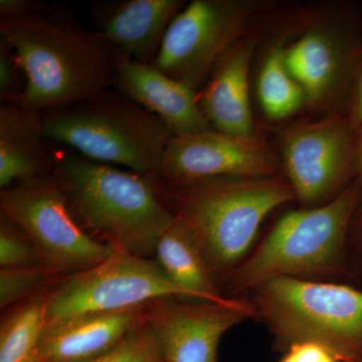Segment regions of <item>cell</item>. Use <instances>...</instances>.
I'll list each match as a JSON object with an SVG mask.
<instances>
[{
	"instance_id": "f546056e",
	"label": "cell",
	"mask_w": 362,
	"mask_h": 362,
	"mask_svg": "<svg viewBox=\"0 0 362 362\" xmlns=\"http://www.w3.org/2000/svg\"><path fill=\"white\" fill-rule=\"evenodd\" d=\"M356 176L362 178V127L356 133Z\"/></svg>"
},
{
	"instance_id": "8fae6325",
	"label": "cell",
	"mask_w": 362,
	"mask_h": 362,
	"mask_svg": "<svg viewBox=\"0 0 362 362\" xmlns=\"http://www.w3.org/2000/svg\"><path fill=\"white\" fill-rule=\"evenodd\" d=\"M280 140L285 178L304 209L332 201L357 177L356 132L345 114L294 124Z\"/></svg>"
},
{
	"instance_id": "44dd1931",
	"label": "cell",
	"mask_w": 362,
	"mask_h": 362,
	"mask_svg": "<svg viewBox=\"0 0 362 362\" xmlns=\"http://www.w3.org/2000/svg\"><path fill=\"white\" fill-rule=\"evenodd\" d=\"M56 287V286H54ZM51 290L21 302L0 329V362H30L45 325Z\"/></svg>"
},
{
	"instance_id": "9a60e30c",
	"label": "cell",
	"mask_w": 362,
	"mask_h": 362,
	"mask_svg": "<svg viewBox=\"0 0 362 362\" xmlns=\"http://www.w3.org/2000/svg\"><path fill=\"white\" fill-rule=\"evenodd\" d=\"M113 87L158 117L173 136L214 129L199 106L197 92L156 66L138 63L119 51Z\"/></svg>"
},
{
	"instance_id": "7402d4cb",
	"label": "cell",
	"mask_w": 362,
	"mask_h": 362,
	"mask_svg": "<svg viewBox=\"0 0 362 362\" xmlns=\"http://www.w3.org/2000/svg\"><path fill=\"white\" fill-rule=\"evenodd\" d=\"M65 277L42 265L4 268L0 271V306H11L51 290Z\"/></svg>"
},
{
	"instance_id": "d4e9b609",
	"label": "cell",
	"mask_w": 362,
	"mask_h": 362,
	"mask_svg": "<svg viewBox=\"0 0 362 362\" xmlns=\"http://www.w3.org/2000/svg\"><path fill=\"white\" fill-rule=\"evenodd\" d=\"M18 70H21L8 45L0 37V98L1 102L20 101L21 90Z\"/></svg>"
},
{
	"instance_id": "ffe728a7",
	"label": "cell",
	"mask_w": 362,
	"mask_h": 362,
	"mask_svg": "<svg viewBox=\"0 0 362 362\" xmlns=\"http://www.w3.org/2000/svg\"><path fill=\"white\" fill-rule=\"evenodd\" d=\"M297 18L283 25L267 40L257 74V96L262 111L273 121L285 120L306 109V95L286 65L284 49L296 28Z\"/></svg>"
},
{
	"instance_id": "5bb4252c",
	"label": "cell",
	"mask_w": 362,
	"mask_h": 362,
	"mask_svg": "<svg viewBox=\"0 0 362 362\" xmlns=\"http://www.w3.org/2000/svg\"><path fill=\"white\" fill-rule=\"evenodd\" d=\"M274 16L271 13L233 45L197 93L199 106L214 130L239 136L257 134L250 100V71Z\"/></svg>"
},
{
	"instance_id": "f1b7e54d",
	"label": "cell",
	"mask_w": 362,
	"mask_h": 362,
	"mask_svg": "<svg viewBox=\"0 0 362 362\" xmlns=\"http://www.w3.org/2000/svg\"><path fill=\"white\" fill-rule=\"evenodd\" d=\"M44 4L32 0H0V16L1 18H23L42 11Z\"/></svg>"
},
{
	"instance_id": "d6986e66",
	"label": "cell",
	"mask_w": 362,
	"mask_h": 362,
	"mask_svg": "<svg viewBox=\"0 0 362 362\" xmlns=\"http://www.w3.org/2000/svg\"><path fill=\"white\" fill-rule=\"evenodd\" d=\"M156 256L168 277L192 299L223 304L239 299L221 293L199 245L177 218L159 238Z\"/></svg>"
},
{
	"instance_id": "2e32d148",
	"label": "cell",
	"mask_w": 362,
	"mask_h": 362,
	"mask_svg": "<svg viewBox=\"0 0 362 362\" xmlns=\"http://www.w3.org/2000/svg\"><path fill=\"white\" fill-rule=\"evenodd\" d=\"M145 307L47 321L30 362H83L102 356L144 320Z\"/></svg>"
},
{
	"instance_id": "4fadbf2b",
	"label": "cell",
	"mask_w": 362,
	"mask_h": 362,
	"mask_svg": "<svg viewBox=\"0 0 362 362\" xmlns=\"http://www.w3.org/2000/svg\"><path fill=\"white\" fill-rule=\"evenodd\" d=\"M145 315L160 342L164 361L218 362L221 338L246 319L255 318V311L246 297L230 304L187 303L165 297L147 304Z\"/></svg>"
},
{
	"instance_id": "4316f807",
	"label": "cell",
	"mask_w": 362,
	"mask_h": 362,
	"mask_svg": "<svg viewBox=\"0 0 362 362\" xmlns=\"http://www.w3.org/2000/svg\"><path fill=\"white\" fill-rule=\"evenodd\" d=\"M280 362H339L329 349L314 342H299L286 349Z\"/></svg>"
},
{
	"instance_id": "7c38bea8",
	"label": "cell",
	"mask_w": 362,
	"mask_h": 362,
	"mask_svg": "<svg viewBox=\"0 0 362 362\" xmlns=\"http://www.w3.org/2000/svg\"><path fill=\"white\" fill-rule=\"evenodd\" d=\"M280 156L258 133L226 134L214 129L173 136L158 180L187 185L214 178H267L279 175Z\"/></svg>"
},
{
	"instance_id": "277c9868",
	"label": "cell",
	"mask_w": 362,
	"mask_h": 362,
	"mask_svg": "<svg viewBox=\"0 0 362 362\" xmlns=\"http://www.w3.org/2000/svg\"><path fill=\"white\" fill-rule=\"evenodd\" d=\"M160 181V180H159ZM162 192L220 282L252 250L269 214L296 201L284 175L164 185Z\"/></svg>"
},
{
	"instance_id": "30bf717a",
	"label": "cell",
	"mask_w": 362,
	"mask_h": 362,
	"mask_svg": "<svg viewBox=\"0 0 362 362\" xmlns=\"http://www.w3.org/2000/svg\"><path fill=\"white\" fill-rule=\"evenodd\" d=\"M165 297L192 298L156 259L117 252L99 265L66 276L52 288L45 322L81 314L129 310Z\"/></svg>"
},
{
	"instance_id": "ba28073f",
	"label": "cell",
	"mask_w": 362,
	"mask_h": 362,
	"mask_svg": "<svg viewBox=\"0 0 362 362\" xmlns=\"http://www.w3.org/2000/svg\"><path fill=\"white\" fill-rule=\"evenodd\" d=\"M275 7L259 0H192L171 21L152 66L199 93L218 59Z\"/></svg>"
},
{
	"instance_id": "e0dca14e",
	"label": "cell",
	"mask_w": 362,
	"mask_h": 362,
	"mask_svg": "<svg viewBox=\"0 0 362 362\" xmlns=\"http://www.w3.org/2000/svg\"><path fill=\"white\" fill-rule=\"evenodd\" d=\"M42 112L21 102L0 105V187L52 175L56 156L47 146Z\"/></svg>"
},
{
	"instance_id": "83f0119b",
	"label": "cell",
	"mask_w": 362,
	"mask_h": 362,
	"mask_svg": "<svg viewBox=\"0 0 362 362\" xmlns=\"http://www.w3.org/2000/svg\"><path fill=\"white\" fill-rule=\"evenodd\" d=\"M345 115L349 118L354 132L362 127V62L354 78Z\"/></svg>"
},
{
	"instance_id": "cb8c5ba5",
	"label": "cell",
	"mask_w": 362,
	"mask_h": 362,
	"mask_svg": "<svg viewBox=\"0 0 362 362\" xmlns=\"http://www.w3.org/2000/svg\"><path fill=\"white\" fill-rule=\"evenodd\" d=\"M37 249L25 232L6 214L1 213L0 223V266L4 268H25L39 266Z\"/></svg>"
},
{
	"instance_id": "8992f818",
	"label": "cell",
	"mask_w": 362,
	"mask_h": 362,
	"mask_svg": "<svg viewBox=\"0 0 362 362\" xmlns=\"http://www.w3.org/2000/svg\"><path fill=\"white\" fill-rule=\"evenodd\" d=\"M49 141L68 145L90 160L120 164L146 176L160 173L173 134L158 117L118 90L42 112Z\"/></svg>"
},
{
	"instance_id": "7a4b0ae2",
	"label": "cell",
	"mask_w": 362,
	"mask_h": 362,
	"mask_svg": "<svg viewBox=\"0 0 362 362\" xmlns=\"http://www.w3.org/2000/svg\"><path fill=\"white\" fill-rule=\"evenodd\" d=\"M52 173L78 225L116 252L149 259L176 220L157 176L126 173L71 153L56 156Z\"/></svg>"
},
{
	"instance_id": "52a82bcc",
	"label": "cell",
	"mask_w": 362,
	"mask_h": 362,
	"mask_svg": "<svg viewBox=\"0 0 362 362\" xmlns=\"http://www.w3.org/2000/svg\"><path fill=\"white\" fill-rule=\"evenodd\" d=\"M288 70L306 95V109L345 114L362 62V9L335 2L304 9L284 49Z\"/></svg>"
},
{
	"instance_id": "603a6c76",
	"label": "cell",
	"mask_w": 362,
	"mask_h": 362,
	"mask_svg": "<svg viewBox=\"0 0 362 362\" xmlns=\"http://www.w3.org/2000/svg\"><path fill=\"white\" fill-rule=\"evenodd\" d=\"M83 362H165L156 331L145 315L134 330L106 354Z\"/></svg>"
},
{
	"instance_id": "484cf974",
	"label": "cell",
	"mask_w": 362,
	"mask_h": 362,
	"mask_svg": "<svg viewBox=\"0 0 362 362\" xmlns=\"http://www.w3.org/2000/svg\"><path fill=\"white\" fill-rule=\"evenodd\" d=\"M347 259L349 282L356 283L362 289V194L350 226Z\"/></svg>"
},
{
	"instance_id": "6da1fadb",
	"label": "cell",
	"mask_w": 362,
	"mask_h": 362,
	"mask_svg": "<svg viewBox=\"0 0 362 362\" xmlns=\"http://www.w3.org/2000/svg\"><path fill=\"white\" fill-rule=\"evenodd\" d=\"M0 37L25 76L20 101L33 110L61 108L111 89L117 49L90 30L47 7L23 18H0Z\"/></svg>"
},
{
	"instance_id": "5b68a950",
	"label": "cell",
	"mask_w": 362,
	"mask_h": 362,
	"mask_svg": "<svg viewBox=\"0 0 362 362\" xmlns=\"http://www.w3.org/2000/svg\"><path fill=\"white\" fill-rule=\"evenodd\" d=\"M278 349L314 342L339 362L362 358V289L334 281L275 278L247 293Z\"/></svg>"
},
{
	"instance_id": "3957f363",
	"label": "cell",
	"mask_w": 362,
	"mask_h": 362,
	"mask_svg": "<svg viewBox=\"0 0 362 362\" xmlns=\"http://www.w3.org/2000/svg\"><path fill=\"white\" fill-rule=\"evenodd\" d=\"M361 194L357 176L327 204L283 214L244 261L221 279V293L242 297L275 278L349 282L347 244Z\"/></svg>"
},
{
	"instance_id": "ac0fdd59",
	"label": "cell",
	"mask_w": 362,
	"mask_h": 362,
	"mask_svg": "<svg viewBox=\"0 0 362 362\" xmlns=\"http://www.w3.org/2000/svg\"><path fill=\"white\" fill-rule=\"evenodd\" d=\"M185 6L182 0H127L103 11L99 32L117 51L152 65L171 21Z\"/></svg>"
},
{
	"instance_id": "4dcf8cb0",
	"label": "cell",
	"mask_w": 362,
	"mask_h": 362,
	"mask_svg": "<svg viewBox=\"0 0 362 362\" xmlns=\"http://www.w3.org/2000/svg\"><path fill=\"white\" fill-rule=\"evenodd\" d=\"M357 362H362V358L361 359V361H357Z\"/></svg>"
},
{
	"instance_id": "9c48e42d",
	"label": "cell",
	"mask_w": 362,
	"mask_h": 362,
	"mask_svg": "<svg viewBox=\"0 0 362 362\" xmlns=\"http://www.w3.org/2000/svg\"><path fill=\"white\" fill-rule=\"evenodd\" d=\"M0 209L32 240L40 265L61 277L93 268L117 252L78 225L54 173L1 189Z\"/></svg>"
}]
</instances>
